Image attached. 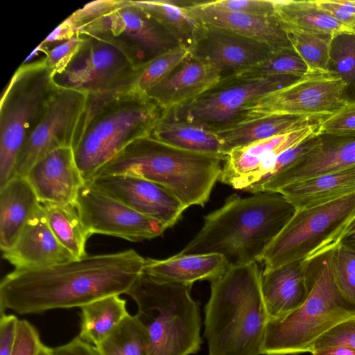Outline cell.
Instances as JSON below:
<instances>
[{
  "label": "cell",
  "instance_id": "obj_14",
  "mask_svg": "<svg viewBox=\"0 0 355 355\" xmlns=\"http://www.w3.org/2000/svg\"><path fill=\"white\" fill-rule=\"evenodd\" d=\"M88 94L56 86L17 158L12 178L26 177L51 152L73 146Z\"/></svg>",
  "mask_w": 355,
  "mask_h": 355
},
{
  "label": "cell",
  "instance_id": "obj_4",
  "mask_svg": "<svg viewBox=\"0 0 355 355\" xmlns=\"http://www.w3.org/2000/svg\"><path fill=\"white\" fill-rule=\"evenodd\" d=\"M225 158L184 150L146 136L129 144L93 178L139 177L162 186L187 208L204 206L219 180Z\"/></svg>",
  "mask_w": 355,
  "mask_h": 355
},
{
  "label": "cell",
  "instance_id": "obj_26",
  "mask_svg": "<svg viewBox=\"0 0 355 355\" xmlns=\"http://www.w3.org/2000/svg\"><path fill=\"white\" fill-rule=\"evenodd\" d=\"M26 177H15L0 189V247L9 250L39 205Z\"/></svg>",
  "mask_w": 355,
  "mask_h": 355
},
{
  "label": "cell",
  "instance_id": "obj_45",
  "mask_svg": "<svg viewBox=\"0 0 355 355\" xmlns=\"http://www.w3.org/2000/svg\"><path fill=\"white\" fill-rule=\"evenodd\" d=\"M315 2L338 21L355 31V0H316Z\"/></svg>",
  "mask_w": 355,
  "mask_h": 355
},
{
  "label": "cell",
  "instance_id": "obj_48",
  "mask_svg": "<svg viewBox=\"0 0 355 355\" xmlns=\"http://www.w3.org/2000/svg\"><path fill=\"white\" fill-rule=\"evenodd\" d=\"M78 33L76 28L67 18L64 19L41 44L40 45L49 49L53 44L57 45L64 42Z\"/></svg>",
  "mask_w": 355,
  "mask_h": 355
},
{
  "label": "cell",
  "instance_id": "obj_23",
  "mask_svg": "<svg viewBox=\"0 0 355 355\" xmlns=\"http://www.w3.org/2000/svg\"><path fill=\"white\" fill-rule=\"evenodd\" d=\"M261 289L269 320L299 308L309 293L307 261L290 262L261 272Z\"/></svg>",
  "mask_w": 355,
  "mask_h": 355
},
{
  "label": "cell",
  "instance_id": "obj_22",
  "mask_svg": "<svg viewBox=\"0 0 355 355\" xmlns=\"http://www.w3.org/2000/svg\"><path fill=\"white\" fill-rule=\"evenodd\" d=\"M222 79L212 63L192 55L187 57L146 94L165 110L198 97Z\"/></svg>",
  "mask_w": 355,
  "mask_h": 355
},
{
  "label": "cell",
  "instance_id": "obj_28",
  "mask_svg": "<svg viewBox=\"0 0 355 355\" xmlns=\"http://www.w3.org/2000/svg\"><path fill=\"white\" fill-rule=\"evenodd\" d=\"M320 121L304 116L273 114L248 120L214 132L221 142L223 154L227 155L234 148L288 133Z\"/></svg>",
  "mask_w": 355,
  "mask_h": 355
},
{
  "label": "cell",
  "instance_id": "obj_46",
  "mask_svg": "<svg viewBox=\"0 0 355 355\" xmlns=\"http://www.w3.org/2000/svg\"><path fill=\"white\" fill-rule=\"evenodd\" d=\"M0 355H11L15 347L19 320L13 314L0 315Z\"/></svg>",
  "mask_w": 355,
  "mask_h": 355
},
{
  "label": "cell",
  "instance_id": "obj_21",
  "mask_svg": "<svg viewBox=\"0 0 355 355\" xmlns=\"http://www.w3.org/2000/svg\"><path fill=\"white\" fill-rule=\"evenodd\" d=\"M40 202L75 203L85 184L71 147L56 149L37 162L26 176Z\"/></svg>",
  "mask_w": 355,
  "mask_h": 355
},
{
  "label": "cell",
  "instance_id": "obj_16",
  "mask_svg": "<svg viewBox=\"0 0 355 355\" xmlns=\"http://www.w3.org/2000/svg\"><path fill=\"white\" fill-rule=\"evenodd\" d=\"M355 166V131L316 134L314 146L291 165L245 191L277 192L289 184Z\"/></svg>",
  "mask_w": 355,
  "mask_h": 355
},
{
  "label": "cell",
  "instance_id": "obj_3",
  "mask_svg": "<svg viewBox=\"0 0 355 355\" xmlns=\"http://www.w3.org/2000/svg\"><path fill=\"white\" fill-rule=\"evenodd\" d=\"M257 262L230 266L211 282L205 307L208 355H262L269 317Z\"/></svg>",
  "mask_w": 355,
  "mask_h": 355
},
{
  "label": "cell",
  "instance_id": "obj_33",
  "mask_svg": "<svg viewBox=\"0 0 355 355\" xmlns=\"http://www.w3.org/2000/svg\"><path fill=\"white\" fill-rule=\"evenodd\" d=\"M148 15L163 26L178 42L189 49L202 22L185 9L175 6L168 0L135 1Z\"/></svg>",
  "mask_w": 355,
  "mask_h": 355
},
{
  "label": "cell",
  "instance_id": "obj_1",
  "mask_svg": "<svg viewBox=\"0 0 355 355\" xmlns=\"http://www.w3.org/2000/svg\"><path fill=\"white\" fill-rule=\"evenodd\" d=\"M146 259L132 249L87 255L48 267L17 270L0 283L1 314H37L82 307L128 292L143 272Z\"/></svg>",
  "mask_w": 355,
  "mask_h": 355
},
{
  "label": "cell",
  "instance_id": "obj_34",
  "mask_svg": "<svg viewBox=\"0 0 355 355\" xmlns=\"http://www.w3.org/2000/svg\"><path fill=\"white\" fill-rule=\"evenodd\" d=\"M147 332L136 315H129L98 346L101 355H146Z\"/></svg>",
  "mask_w": 355,
  "mask_h": 355
},
{
  "label": "cell",
  "instance_id": "obj_41",
  "mask_svg": "<svg viewBox=\"0 0 355 355\" xmlns=\"http://www.w3.org/2000/svg\"><path fill=\"white\" fill-rule=\"evenodd\" d=\"M339 346L355 349V317L340 322L321 335L313 343L310 353Z\"/></svg>",
  "mask_w": 355,
  "mask_h": 355
},
{
  "label": "cell",
  "instance_id": "obj_19",
  "mask_svg": "<svg viewBox=\"0 0 355 355\" xmlns=\"http://www.w3.org/2000/svg\"><path fill=\"white\" fill-rule=\"evenodd\" d=\"M189 51L214 64L223 79L261 62L275 50L255 40L202 23Z\"/></svg>",
  "mask_w": 355,
  "mask_h": 355
},
{
  "label": "cell",
  "instance_id": "obj_5",
  "mask_svg": "<svg viewBox=\"0 0 355 355\" xmlns=\"http://www.w3.org/2000/svg\"><path fill=\"white\" fill-rule=\"evenodd\" d=\"M164 112L146 94L133 90L105 101L76 130L72 148L85 182L132 141L149 136Z\"/></svg>",
  "mask_w": 355,
  "mask_h": 355
},
{
  "label": "cell",
  "instance_id": "obj_29",
  "mask_svg": "<svg viewBox=\"0 0 355 355\" xmlns=\"http://www.w3.org/2000/svg\"><path fill=\"white\" fill-rule=\"evenodd\" d=\"M149 136L184 150L226 157L222 153V144L215 132L179 120L166 110Z\"/></svg>",
  "mask_w": 355,
  "mask_h": 355
},
{
  "label": "cell",
  "instance_id": "obj_49",
  "mask_svg": "<svg viewBox=\"0 0 355 355\" xmlns=\"http://www.w3.org/2000/svg\"><path fill=\"white\" fill-rule=\"evenodd\" d=\"M313 355H355V349L346 347H334L315 350Z\"/></svg>",
  "mask_w": 355,
  "mask_h": 355
},
{
  "label": "cell",
  "instance_id": "obj_12",
  "mask_svg": "<svg viewBox=\"0 0 355 355\" xmlns=\"http://www.w3.org/2000/svg\"><path fill=\"white\" fill-rule=\"evenodd\" d=\"M81 35L83 42L69 64L53 76L55 85L105 99L132 90L138 69L128 57L110 43Z\"/></svg>",
  "mask_w": 355,
  "mask_h": 355
},
{
  "label": "cell",
  "instance_id": "obj_36",
  "mask_svg": "<svg viewBox=\"0 0 355 355\" xmlns=\"http://www.w3.org/2000/svg\"><path fill=\"white\" fill-rule=\"evenodd\" d=\"M308 72L307 66L293 48H287L275 50L266 60L233 76L263 78L293 75L302 77Z\"/></svg>",
  "mask_w": 355,
  "mask_h": 355
},
{
  "label": "cell",
  "instance_id": "obj_32",
  "mask_svg": "<svg viewBox=\"0 0 355 355\" xmlns=\"http://www.w3.org/2000/svg\"><path fill=\"white\" fill-rule=\"evenodd\" d=\"M51 230L76 259L87 256L85 245L92 235L83 224L75 203L40 202Z\"/></svg>",
  "mask_w": 355,
  "mask_h": 355
},
{
  "label": "cell",
  "instance_id": "obj_17",
  "mask_svg": "<svg viewBox=\"0 0 355 355\" xmlns=\"http://www.w3.org/2000/svg\"><path fill=\"white\" fill-rule=\"evenodd\" d=\"M318 123L232 150L226 155L218 180L245 191L266 180L278 157L317 132Z\"/></svg>",
  "mask_w": 355,
  "mask_h": 355
},
{
  "label": "cell",
  "instance_id": "obj_24",
  "mask_svg": "<svg viewBox=\"0 0 355 355\" xmlns=\"http://www.w3.org/2000/svg\"><path fill=\"white\" fill-rule=\"evenodd\" d=\"M207 1L185 10L200 22L224 28L267 44L274 50L293 48L275 16L226 12L206 6Z\"/></svg>",
  "mask_w": 355,
  "mask_h": 355
},
{
  "label": "cell",
  "instance_id": "obj_35",
  "mask_svg": "<svg viewBox=\"0 0 355 355\" xmlns=\"http://www.w3.org/2000/svg\"><path fill=\"white\" fill-rule=\"evenodd\" d=\"M285 32L292 47L307 66L309 72H329L330 49L334 36L295 30Z\"/></svg>",
  "mask_w": 355,
  "mask_h": 355
},
{
  "label": "cell",
  "instance_id": "obj_11",
  "mask_svg": "<svg viewBox=\"0 0 355 355\" xmlns=\"http://www.w3.org/2000/svg\"><path fill=\"white\" fill-rule=\"evenodd\" d=\"M300 78L293 75L263 78L232 76L221 79L193 100L166 111L179 120L216 131L242 122L244 110L250 103Z\"/></svg>",
  "mask_w": 355,
  "mask_h": 355
},
{
  "label": "cell",
  "instance_id": "obj_6",
  "mask_svg": "<svg viewBox=\"0 0 355 355\" xmlns=\"http://www.w3.org/2000/svg\"><path fill=\"white\" fill-rule=\"evenodd\" d=\"M191 287L142 272L126 293L148 336L146 355H191L200 349V305L191 297Z\"/></svg>",
  "mask_w": 355,
  "mask_h": 355
},
{
  "label": "cell",
  "instance_id": "obj_51",
  "mask_svg": "<svg viewBox=\"0 0 355 355\" xmlns=\"http://www.w3.org/2000/svg\"><path fill=\"white\" fill-rule=\"evenodd\" d=\"M39 355H51V348L46 345H43Z\"/></svg>",
  "mask_w": 355,
  "mask_h": 355
},
{
  "label": "cell",
  "instance_id": "obj_13",
  "mask_svg": "<svg viewBox=\"0 0 355 355\" xmlns=\"http://www.w3.org/2000/svg\"><path fill=\"white\" fill-rule=\"evenodd\" d=\"M346 92V83L336 74L308 72L294 83L250 103L242 122L273 114L322 120L347 102Z\"/></svg>",
  "mask_w": 355,
  "mask_h": 355
},
{
  "label": "cell",
  "instance_id": "obj_43",
  "mask_svg": "<svg viewBox=\"0 0 355 355\" xmlns=\"http://www.w3.org/2000/svg\"><path fill=\"white\" fill-rule=\"evenodd\" d=\"M355 131V101H347L318 123V132L340 133Z\"/></svg>",
  "mask_w": 355,
  "mask_h": 355
},
{
  "label": "cell",
  "instance_id": "obj_39",
  "mask_svg": "<svg viewBox=\"0 0 355 355\" xmlns=\"http://www.w3.org/2000/svg\"><path fill=\"white\" fill-rule=\"evenodd\" d=\"M331 266L340 293L355 306V249L339 244L331 251Z\"/></svg>",
  "mask_w": 355,
  "mask_h": 355
},
{
  "label": "cell",
  "instance_id": "obj_42",
  "mask_svg": "<svg viewBox=\"0 0 355 355\" xmlns=\"http://www.w3.org/2000/svg\"><path fill=\"white\" fill-rule=\"evenodd\" d=\"M206 6L226 12H243L257 16H275L274 0H215Z\"/></svg>",
  "mask_w": 355,
  "mask_h": 355
},
{
  "label": "cell",
  "instance_id": "obj_27",
  "mask_svg": "<svg viewBox=\"0 0 355 355\" xmlns=\"http://www.w3.org/2000/svg\"><path fill=\"white\" fill-rule=\"evenodd\" d=\"M277 192L296 210L341 198L355 193V166L295 182Z\"/></svg>",
  "mask_w": 355,
  "mask_h": 355
},
{
  "label": "cell",
  "instance_id": "obj_18",
  "mask_svg": "<svg viewBox=\"0 0 355 355\" xmlns=\"http://www.w3.org/2000/svg\"><path fill=\"white\" fill-rule=\"evenodd\" d=\"M86 183L133 210L158 220L168 228L176 224L187 209L162 186L139 177L101 175Z\"/></svg>",
  "mask_w": 355,
  "mask_h": 355
},
{
  "label": "cell",
  "instance_id": "obj_40",
  "mask_svg": "<svg viewBox=\"0 0 355 355\" xmlns=\"http://www.w3.org/2000/svg\"><path fill=\"white\" fill-rule=\"evenodd\" d=\"M83 37L77 33L69 40L55 45L46 52L44 62L52 77L62 73L69 64L83 42Z\"/></svg>",
  "mask_w": 355,
  "mask_h": 355
},
{
  "label": "cell",
  "instance_id": "obj_2",
  "mask_svg": "<svg viewBox=\"0 0 355 355\" xmlns=\"http://www.w3.org/2000/svg\"><path fill=\"white\" fill-rule=\"evenodd\" d=\"M296 211L279 192L234 194L204 217L201 230L179 253L219 254L230 266L260 262Z\"/></svg>",
  "mask_w": 355,
  "mask_h": 355
},
{
  "label": "cell",
  "instance_id": "obj_7",
  "mask_svg": "<svg viewBox=\"0 0 355 355\" xmlns=\"http://www.w3.org/2000/svg\"><path fill=\"white\" fill-rule=\"evenodd\" d=\"M331 251L307 261L306 299L285 317L268 320L262 355L310 352L321 335L340 322L355 317V306L341 295L335 283Z\"/></svg>",
  "mask_w": 355,
  "mask_h": 355
},
{
  "label": "cell",
  "instance_id": "obj_15",
  "mask_svg": "<svg viewBox=\"0 0 355 355\" xmlns=\"http://www.w3.org/2000/svg\"><path fill=\"white\" fill-rule=\"evenodd\" d=\"M76 205L83 224L92 234L139 242L159 236L168 228L87 183L79 190Z\"/></svg>",
  "mask_w": 355,
  "mask_h": 355
},
{
  "label": "cell",
  "instance_id": "obj_10",
  "mask_svg": "<svg viewBox=\"0 0 355 355\" xmlns=\"http://www.w3.org/2000/svg\"><path fill=\"white\" fill-rule=\"evenodd\" d=\"M355 219V193L311 208L299 209L263 253L272 269L295 261H309L336 248Z\"/></svg>",
  "mask_w": 355,
  "mask_h": 355
},
{
  "label": "cell",
  "instance_id": "obj_9",
  "mask_svg": "<svg viewBox=\"0 0 355 355\" xmlns=\"http://www.w3.org/2000/svg\"><path fill=\"white\" fill-rule=\"evenodd\" d=\"M55 87L44 58L23 63L4 89L0 103V189L12 179L19 153Z\"/></svg>",
  "mask_w": 355,
  "mask_h": 355
},
{
  "label": "cell",
  "instance_id": "obj_8",
  "mask_svg": "<svg viewBox=\"0 0 355 355\" xmlns=\"http://www.w3.org/2000/svg\"><path fill=\"white\" fill-rule=\"evenodd\" d=\"M67 19L78 33L110 43L136 69L180 45L175 37L135 0H97Z\"/></svg>",
  "mask_w": 355,
  "mask_h": 355
},
{
  "label": "cell",
  "instance_id": "obj_47",
  "mask_svg": "<svg viewBox=\"0 0 355 355\" xmlns=\"http://www.w3.org/2000/svg\"><path fill=\"white\" fill-rule=\"evenodd\" d=\"M51 355H101L96 347L78 336L66 344L51 348Z\"/></svg>",
  "mask_w": 355,
  "mask_h": 355
},
{
  "label": "cell",
  "instance_id": "obj_50",
  "mask_svg": "<svg viewBox=\"0 0 355 355\" xmlns=\"http://www.w3.org/2000/svg\"><path fill=\"white\" fill-rule=\"evenodd\" d=\"M340 244L355 249V219L347 228Z\"/></svg>",
  "mask_w": 355,
  "mask_h": 355
},
{
  "label": "cell",
  "instance_id": "obj_30",
  "mask_svg": "<svg viewBox=\"0 0 355 355\" xmlns=\"http://www.w3.org/2000/svg\"><path fill=\"white\" fill-rule=\"evenodd\" d=\"M275 17L284 31L295 30L332 36L355 31L322 10L315 1L274 0Z\"/></svg>",
  "mask_w": 355,
  "mask_h": 355
},
{
  "label": "cell",
  "instance_id": "obj_44",
  "mask_svg": "<svg viewBox=\"0 0 355 355\" xmlns=\"http://www.w3.org/2000/svg\"><path fill=\"white\" fill-rule=\"evenodd\" d=\"M44 344L37 329L26 320H19L11 355H39Z\"/></svg>",
  "mask_w": 355,
  "mask_h": 355
},
{
  "label": "cell",
  "instance_id": "obj_20",
  "mask_svg": "<svg viewBox=\"0 0 355 355\" xmlns=\"http://www.w3.org/2000/svg\"><path fill=\"white\" fill-rule=\"evenodd\" d=\"M2 256L17 270L48 267L76 259L53 233L40 202L16 242Z\"/></svg>",
  "mask_w": 355,
  "mask_h": 355
},
{
  "label": "cell",
  "instance_id": "obj_37",
  "mask_svg": "<svg viewBox=\"0 0 355 355\" xmlns=\"http://www.w3.org/2000/svg\"><path fill=\"white\" fill-rule=\"evenodd\" d=\"M189 53L187 48L179 46L139 68L135 77L132 90L146 94L168 76Z\"/></svg>",
  "mask_w": 355,
  "mask_h": 355
},
{
  "label": "cell",
  "instance_id": "obj_31",
  "mask_svg": "<svg viewBox=\"0 0 355 355\" xmlns=\"http://www.w3.org/2000/svg\"><path fill=\"white\" fill-rule=\"evenodd\" d=\"M129 315L126 301L119 295L98 299L80 307L78 336L96 347Z\"/></svg>",
  "mask_w": 355,
  "mask_h": 355
},
{
  "label": "cell",
  "instance_id": "obj_38",
  "mask_svg": "<svg viewBox=\"0 0 355 355\" xmlns=\"http://www.w3.org/2000/svg\"><path fill=\"white\" fill-rule=\"evenodd\" d=\"M328 70L346 83V96L349 90L355 92L354 33H345L333 37Z\"/></svg>",
  "mask_w": 355,
  "mask_h": 355
},
{
  "label": "cell",
  "instance_id": "obj_25",
  "mask_svg": "<svg viewBox=\"0 0 355 355\" xmlns=\"http://www.w3.org/2000/svg\"><path fill=\"white\" fill-rule=\"evenodd\" d=\"M230 267L219 254L178 253L166 259H146L143 272L159 281L192 286L196 281L212 282Z\"/></svg>",
  "mask_w": 355,
  "mask_h": 355
}]
</instances>
